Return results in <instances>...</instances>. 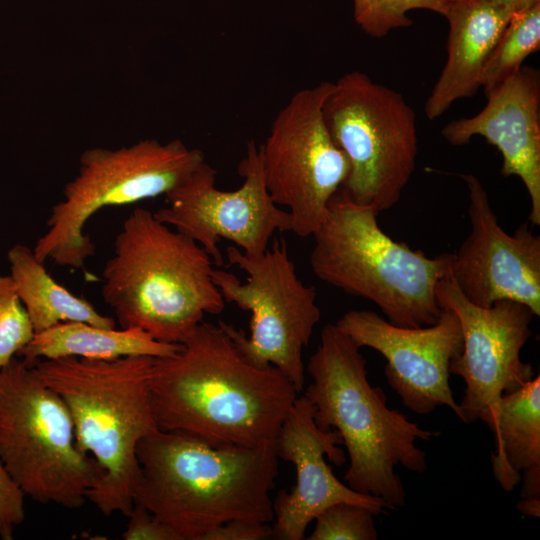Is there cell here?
<instances>
[{"instance_id": "cell-10", "label": "cell", "mask_w": 540, "mask_h": 540, "mask_svg": "<svg viewBox=\"0 0 540 540\" xmlns=\"http://www.w3.org/2000/svg\"><path fill=\"white\" fill-rule=\"evenodd\" d=\"M226 256L247 274L246 282L214 268L212 280L225 302L251 313L250 335L225 321L218 324L250 364L278 368L300 393L305 384L303 349L321 318L315 287L298 277L284 240H274L258 256L228 246Z\"/></svg>"}, {"instance_id": "cell-23", "label": "cell", "mask_w": 540, "mask_h": 540, "mask_svg": "<svg viewBox=\"0 0 540 540\" xmlns=\"http://www.w3.org/2000/svg\"><path fill=\"white\" fill-rule=\"evenodd\" d=\"M453 0H352L355 22L373 38L412 25L408 13L425 9L445 15Z\"/></svg>"}, {"instance_id": "cell-18", "label": "cell", "mask_w": 540, "mask_h": 540, "mask_svg": "<svg viewBox=\"0 0 540 540\" xmlns=\"http://www.w3.org/2000/svg\"><path fill=\"white\" fill-rule=\"evenodd\" d=\"M514 12L495 0H453L444 15L449 25L447 59L428 96L429 120L481 87L485 63Z\"/></svg>"}, {"instance_id": "cell-4", "label": "cell", "mask_w": 540, "mask_h": 540, "mask_svg": "<svg viewBox=\"0 0 540 540\" xmlns=\"http://www.w3.org/2000/svg\"><path fill=\"white\" fill-rule=\"evenodd\" d=\"M212 265L197 242L136 207L115 237L113 256L102 271L101 295L121 328L183 344L205 314L224 310Z\"/></svg>"}, {"instance_id": "cell-30", "label": "cell", "mask_w": 540, "mask_h": 540, "mask_svg": "<svg viewBox=\"0 0 540 540\" xmlns=\"http://www.w3.org/2000/svg\"><path fill=\"white\" fill-rule=\"evenodd\" d=\"M495 1L509 7L514 13L519 12L523 9H526L540 2V0H495Z\"/></svg>"}, {"instance_id": "cell-12", "label": "cell", "mask_w": 540, "mask_h": 540, "mask_svg": "<svg viewBox=\"0 0 540 540\" xmlns=\"http://www.w3.org/2000/svg\"><path fill=\"white\" fill-rule=\"evenodd\" d=\"M242 185L216 187L217 171L204 160L179 186L165 195L168 206L154 214L160 222L197 242L217 266L223 265L218 241L229 240L245 254L264 253L276 231L292 230L288 211L271 199L263 178L259 148L247 143L239 164Z\"/></svg>"}, {"instance_id": "cell-22", "label": "cell", "mask_w": 540, "mask_h": 540, "mask_svg": "<svg viewBox=\"0 0 540 540\" xmlns=\"http://www.w3.org/2000/svg\"><path fill=\"white\" fill-rule=\"evenodd\" d=\"M540 49V2L513 14L481 74L485 95L516 73Z\"/></svg>"}, {"instance_id": "cell-16", "label": "cell", "mask_w": 540, "mask_h": 540, "mask_svg": "<svg viewBox=\"0 0 540 540\" xmlns=\"http://www.w3.org/2000/svg\"><path fill=\"white\" fill-rule=\"evenodd\" d=\"M313 413L309 400L297 396L275 440L279 459L296 471L294 486L280 490L273 500L272 538L278 540L304 539L308 525L335 503L361 505L375 516L392 509L382 498L357 492L334 475L325 456L336 465L345 462L341 437L334 429L318 428Z\"/></svg>"}, {"instance_id": "cell-24", "label": "cell", "mask_w": 540, "mask_h": 540, "mask_svg": "<svg viewBox=\"0 0 540 540\" xmlns=\"http://www.w3.org/2000/svg\"><path fill=\"white\" fill-rule=\"evenodd\" d=\"M374 514L368 508L339 502L317 515L309 540H376Z\"/></svg>"}, {"instance_id": "cell-6", "label": "cell", "mask_w": 540, "mask_h": 540, "mask_svg": "<svg viewBox=\"0 0 540 540\" xmlns=\"http://www.w3.org/2000/svg\"><path fill=\"white\" fill-rule=\"evenodd\" d=\"M378 214L374 208L352 201L341 189L334 194L312 234L313 273L376 304L396 326L434 324L442 311L436 286L449 272L453 254L430 258L395 241L380 227Z\"/></svg>"}, {"instance_id": "cell-20", "label": "cell", "mask_w": 540, "mask_h": 540, "mask_svg": "<svg viewBox=\"0 0 540 540\" xmlns=\"http://www.w3.org/2000/svg\"><path fill=\"white\" fill-rule=\"evenodd\" d=\"M182 344L161 342L137 328H104L85 322H61L42 332L17 354L28 365L42 359L83 357L114 360L128 356L169 357Z\"/></svg>"}, {"instance_id": "cell-19", "label": "cell", "mask_w": 540, "mask_h": 540, "mask_svg": "<svg viewBox=\"0 0 540 540\" xmlns=\"http://www.w3.org/2000/svg\"><path fill=\"white\" fill-rule=\"evenodd\" d=\"M494 434V477L505 491L540 500V377L503 395L481 419Z\"/></svg>"}, {"instance_id": "cell-27", "label": "cell", "mask_w": 540, "mask_h": 540, "mask_svg": "<svg viewBox=\"0 0 540 540\" xmlns=\"http://www.w3.org/2000/svg\"><path fill=\"white\" fill-rule=\"evenodd\" d=\"M127 517L129 521L122 534L125 540H182L170 525L140 504L134 503Z\"/></svg>"}, {"instance_id": "cell-21", "label": "cell", "mask_w": 540, "mask_h": 540, "mask_svg": "<svg viewBox=\"0 0 540 540\" xmlns=\"http://www.w3.org/2000/svg\"><path fill=\"white\" fill-rule=\"evenodd\" d=\"M10 276L24 305L35 333L61 322H85L115 328L114 318L102 315L86 299L57 283L44 263L24 245L13 246L7 254Z\"/></svg>"}, {"instance_id": "cell-14", "label": "cell", "mask_w": 540, "mask_h": 540, "mask_svg": "<svg viewBox=\"0 0 540 540\" xmlns=\"http://www.w3.org/2000/svg\"><path fill=\"white\" fill-rule=\"evenodd\" d=\"M336 326L359 347H369L386 359L389 386L411 411L426 415L446 406L460 411L449 383L450 363L461 353L460 321L449 309L438 320L421 327L396 326L369 310H350Z\"/></svg>"}, {"instance_id": "cell-7", "label": "cell", "mask_w": 540, "mask_h": 540, "mask_svg": "<svg viewBox=\"0 0 540 540\" xmlns=\"http://www.w3.org/2000/svg\"><path fill=\"white\" fill-rule=\"evenodd\" d=\"M0 458L25 495L75 509L104 477L78 449L70 413L20 357L0 369Z\"/></svg>"}, {"instance_id": "cell-13", "label": "cell", "mask_w": 540, "mask_h": 540, "mask_svg": "<svg viewBox=\"0 0 540 540\" xmlns=\"http://www.w3.org/2000/svg\"><path fill=\"white\" fill-rule=\"evenodd\" d=\"M436 297L441 309L456 314L462 328V351L450 363V373L466 385L458 418L464 423L481 420L503 395L534 378L521 351L532 334L535 315L526 305L511 300L489 307L475 305L458 288L451 268L438 282Z\"/></svg>"}, {"instance_id": "cell-15", "label": "cell", "mask_w": 540, "mask_h": 540, "mask_svg": "<svg viewBox=\"0 0 540 540\" xmlns=\"http://www.w3.org/2000/svg\"><path fill=\"white\" fill-rule=\"evenodd\" d=\"M469 194L470 232L453 254L451 274L463 295L489 307L511 300L540 315V236L521 224L513 235L499 224L488 194L473 174H461Z\"/></svg>"}, {"instance_id": "cell-3", "label": "cell", "mask_w": 540, "mask_h": 540, "mask_svg": "<svg viewBox=\"0 0 540 540\" xmlns=\"http://www.w3.org/2000/svg\"><path fill=\"white\" fill-rule=\"evenodd\" d=\"M360 349L336 324H326L307 363L312 383L304 396L313 406L318 428L334 429L341 437L350 460L344 476L347 485L380 497L395 509L406 503L395 467L424 473L426 454L416 441H429L438 432L421 428L387 406L385 393L368 380Z\"/></svg>"}, {"instance_id": "cell-1", "label": "cell", "mask_w": 540, "mask_h": 540, "mask_svg": "<svg viewBox=\"0 0 540 540\" xmlns=\"http://www.w3.org/2000/svg\"><path fill=\"white\" fill-rule=\"evenodd\" d=\"M148 394L159 430L213 447H260L275 444L298 392L278 368L250 364L218 323L202 321L177 353L155 358Z\"/></svg>"}, {"instance_id": "cell-11", "label": "cell", "mask_w": 540, "mask_h": 540, "mask_svg": "<svg viewBox=\"0 0 540 540\" xmlns=\"http://www.w3.org/2000/svg\"><path fill=\"white\" fill-rule=\"evenodd\" d=\"M331 87L332 82H322L297 91L258 147L266 189L275 204L288 209L291 232L302 238L319 227L349 174L348 160L323 119Z\"/></svg>"}, {"instance_id": "cell-2", "label": "cell", "mask_w": 540, "mask_h": 540, "mask_svg": "<svg viewBox=\"0 0 540 540\" xmlns=\"http://www.w3.org/2000/svg\"><path fill=\"white\" fill-rule=\"evenodd\" d=\"M133 502L170 525L182 540H203L231 521L273 522L270 492L278 476L275 444L213 447L156 430L136 449Z\"/></svg>"}, {"instance_id": "cell-26", "label": "cell", "mask_w": 540, "mask_h": 540, "mask_svg": "<svg viewBox=\"0 0 540 540\" xmlns=\"http://www.w3.org/2000/svg\"><path fill=\"white\" fill-rule=\"evenodd\" d=\"M25 493L0 458V539L12 540L25 518Z\"/></svg>"}, {"instance_id": "cell-5", "label": "cell", "mask_w": 540, "mask_h": 540, "mask_svg": "<svg viewBox=\"0 0 540 540\" xmlns=\"http://www.w3.org/2000/svg\"><path fill=\"white\" fill-rule=\"evenodd\" d=\"M155 358L68 356L31 365L65 403L78 449L91 455L104 471L102 481L88 492L87 500L106 516L129 515L134 505L138 443L158 430L148 394Z\"/></svg>"}, {"instance_id": "cell-25", "label": "cell", "mask_w": 540, "mask_h": 540, "mask_svg": "<svg viewBox=\"0 0 540 540\" xmlns=\"http://www.w3.org/2000/svg\"><path fill=\"white\" fill-rule=\"evenodd\" d=\"M35 331L10 275H0V369L32 340Z\"/></svg>"}, {"instance_id": "cell-9", "label": "cell", "mask_w": 540, "mask_h": 540, "mask_svg": "<svg viewBox=\"0 0 540 540\" xmlns=\"http://www.w3.org/2000/svg\"><path fill=\"white\" fill-rule=\"evenodd\" d=\"M322 111L331 138L349 163L341 190L379 213L394 207L418 155L416 114L404 96L352 71L332 82Z\"/></svg>"}, {"instance_id": "cell-8", "label": "cell", "mask_w": 540, "mask_h": 540, "mask_svg": "<svg viewBox=\"0 0 540 540\" xmlns=\"http://www.w3.org/2000/svg\"><path fill=\"white\" fill-rule=\"evenodd\" d=\"M205 160L197 148L179 139L161 143L145 139L118 149L90 148L80 156L79 172L63 189V199L52 208L47 231L33 252L36 258L61 267L82 269L95 254V244L84 232L99 210L125 206L179 186Z\"/></svg>"}, {"instance_id": "cell-17", "label": "cell", "mask_w": 540, "mask_h": 540, "mask_svg": "<svg viewBox=\"0 0 540 540\" xmlns=\"http://www.w3.org/2000/svg\"><path fill=\"white\" fill-rule=\"evenodd\" d=\"M487 103L472 117L447 123L444 139L462 146L483 137L502 157L501 174L517 176L530 199L529 223L540 225V73L522 66L486 94Z\"/></svg>"}, {"instance_id": "cell-28", "label": "cell", "mask_w": 540, "mask_h": 540, "mask_svg": "<svg viewBox=\"0 0 540 540\" xmlns=\"http://www.w3.org/2000/svg\"><path fill=\"white\" fill-rule=\"evenodd\" d=\"M272 536L273 530L269 523L236 519L215 527L203 540H264Z\"/></svg>"}, {"instance_id": "cell-29", "label": "cell", "mask_w": 540, "mask_h": 540, "mask_svg": "<svg viewBox=\"0 0 540 540\" xmlns=\"http://www.w3.org/2000/svg\"><path fill=\"white\" fill-rule=\"evenodd\" d=\"M517 508L523 514L533 517H539L540 500L522 499L520 502H518Z\"/></svg>"}]
</instances>
